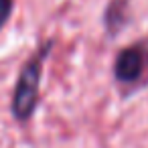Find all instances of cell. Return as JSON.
Here are the masks:
<instances>
[{"label": "cell", "instance_id": "2", "mask_svg": "<svg viewBox=\"0 0 148 148\" xmlns=\"http://www.w3.org/2000/svg\"><path fill=\"white\" fill-rule=\"evenodd\" d=\"M148 65V49L144 45H130L122 49L114 61V77L120 83H136Z\"/></svg>", "mask_w": 148, "mask_h": 148}, {"label": "cell", "instance_id": "1", "mask_svg": "<svg viewBox=\"0 0 148 148\" xmlns=\"http://www.w3.org/2000/svg\"><path fill=\"white\" fill-rule=\"evenodd\" d=\"M53 49V41H47L21 69V75L16 79L14 95H12V114L18 122H27L39 101V85L43 77V65L47 55Z\"/></svg>", "mask_w": 148, "mask_h": 148}, {"label": "cell", "instance_id": "4", "mask_svg": "<svg viewBox=\"0 0 148 148\" xmlns=\"http://www.w3.org/2000/svg\"><path fill=\"white\" fill-rule=\"evenodd\" d=\"M12 8H14V0H0V31L8 23V18L12 14Z\"/></svg>", "mask_w": 148, "mask_h": 148}, {"label": "cell", "instance_id": "3", "mask_svg": "<svg viewBox=\"0 0 148 148\" xmlns=\"http://www.w3.org/2000/svg\"><path fill=\"white\" fill-rule=\"evenodd\" d=\"M128 6H130L128 0H110V4L106 6V12H103V25L110 35L120 33L128 25V21H130Z\"/></svg>", "mask_w": 148, "mask_h": 148}]
</instances>
